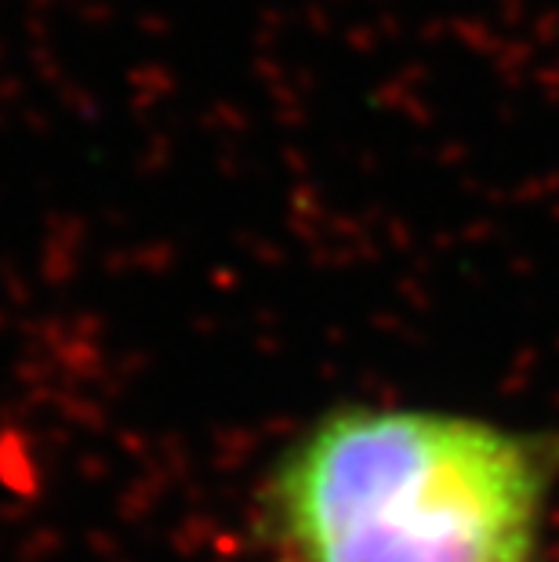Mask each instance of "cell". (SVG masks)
Masks as SVG:
<instances>
[{"mask_svg": "<svg viewBox=\"0 0 559 562\" xmlns=\"http://www.w3.org/2000/svg\"><path fill=\"white\" fill-rule=\"evenodd\" d=\"M556 480L545 439L425 406H338L280 453L272 562H530Z\"/></svg>", "mask_w": 559, "mask_h": 562, "instance_id": "6da1fadb", "label": "cell"}]
</instances>
